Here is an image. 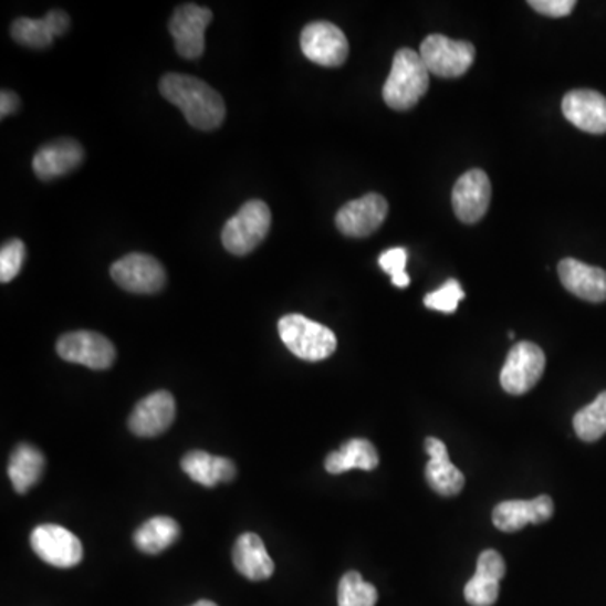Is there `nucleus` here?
Wrapping results in <instances>:
<instances>
[{
  "mask_svg": "<svg viewBox=\"0 0 606 606\" xmlns=\"http://www.w3.org/2000/svg\"><path fill=\"white\" fill-rule=\"evenodd\" d=\"M159 90L167 102L182 112L189 125L199 130H216L224 122V100L212 86L195 76L180 73L164 74Z\"/></svg>",
  "mask_w": 606,
  "mask_h": 606,
  "instance_id": "f257e3e1",
  "label": "nucleus"
},
{
  "mask_svg": "<svg viewBox=\"0 0 606 606\" xmlns=\"http://www.w3.org/2000/svg\"><path fill=\"white\" fill-rule=\"evenodd\" d=\"M430 86V71L425 66L420 53L403 48L395 54L391 73L383 88V98L389 108L406 112L418 105Z\"/></svg>",
  "mask_w": 606,
  "mask_h": 606,
  "instance_id": "f03ea898",
  "label": "nucleus"
},
{
  "mask_svg": "<svg viewBox=\"0 0 606 606\" xmlns=\"http://www.w3.org/2000/svg\"><path fill=\"white\" fill-rule=\"evenodd\" d=\"M279 334L290 353L311 363L327 359L337 349V337L331 328L300 314L280 318Z\"/></svg>",
  "mask_w": 606,
  "mask_h": 606,
  "instance_id": "7ed1b4c3",
  "label": "nucleus"
},
{
  "mask_svg": "<svg viewBox=\"0 0 606 606\" xmlns=\"http://www.w3.org/2000/svg\"><path fill=\"white\" fill-rule=\"evenodd\" d=\"M272 226V212L269 205L253 199L241 206L240 211L226 222L221 241L226 250L237 257H244L257 250L269 234Z\"/></svg>",
  "mask_w": 606,
  "mask_h": 606,
  "instance_id": "20e7f679",
  "label": "nucleus"
},
{
  "mask_svg": "<svg viewBox=\"0 0 606 606\" xmlns=\"http://www.w3.org/2000/svg\"><path fill=\"white\" fill-rule=\"evenodd\" d=\"M420 56L430 74H437L440 79H459L472 66L476 48L467 41L431 34L421 43Z\"/></svg>",
  "mask_w": 606,
  "mask_h": 606,
  "instance_id": "39448f33",
  "label": "nucleus"
},
{
  "mask_svg": "<svg viewBox=\"0 0 606 606\" xmlns=\"http://www.w3.org/2000/svg\"><path fill=\"white\" fill-rule=\"evenodd\" d=\"M546 369V356L536 344H515L501 370V385L509 395L521 396L540 383Z\"/></svg>",
  "mask_w": 606,
  "mask_h": 606,
  "instance_id": "423d86ee",
  "label": "nucleus"
},
{
  "mask_svg": "<svg viewBox=\"0 0 606 606\" xmlns=\"http://www.w3.org/2000/svg\"><path fill=\"white\" fill-rule=\"evenodd\" d=\"M113 282L122 289L142 295L159 293L166 286L167 273L163 263L150 254L130 253L112 264Z\"/></svg>",
  "mask_w": 606,
  "mask_h": 606,
  "instance_id": "0eeeda50",
  "label": "nucleus"
},
{
  "mask_svg": "<svg viewBox=\"0 0 606 606\" xmlns=\"http://www.w3.org/2000/svg\"><path fill=\"white\" fill-rule=\"evenodd\" d=\"M302 53L321 66L337 67L349 56V41L337 25L327 21H315L305 25L300 35Z\"/></svg>",
  "mask_w": 606,
  "mask_h": 606,
  "instance_id": "6e6552de",
  "label": "nucleus"
},
{
  "mask_svg": "<svg viewBox=\"0 0 606 606\" xmlns=\"http://www.w3.org/2000/svg\"><path fill=\"white\" fill-rule=\"evenodd\" d=\"M58 354L67 363L82 364L90 369L103 370L113 366L117 351L105 335L92 331H76L64 334L58 341Z\"/></svg>",
  "mask_w": 606,
  "mask_h": 606,
  "instance_id": "1a4fd4ad",
  "label": "nucleus"
},
{
  "mask_svg": "<svg viewBox=\"0 0 606 606\" xmlns=\"http://www.w3.org/2000/svg\"><path fill=\"white\" fill-rule=\"evenodd\" d=\"M212 12L196 4H184L174 11L169 31L177 53L186 60H199L205 53L206 29L211 24Z\"/></svg>",
  "mask_w": 606,
  "mask_h": 606,
  "instance_id": "9d476101",
  "label": "nucleus"
},
{
  "mask_svg": "<svg viewBox=\"0 0 606 606\" xmlns=\"http://www.w3.org/2000/svg\"><path fill=\"white\" fill-rule=\"evenodd\" d=\"M386 216H388V201L382 195L370 192L338 209L335 226L344 237L366 238L382 228Z\"/></svg>",
  "mask_w": 606,
  "mask_h": 606,
  "instance_id": "9b49d317",
  "label": "nucleus"
},
{
  "mask_svg": "<svg viewBox=\"0 0 606 606\" xmlns=\"http://www.w3.org/2000/svg\"><path fill=\"white\" fill-rule=\"evenodd\" d=\"M31 546L44 563L56 567H73L83 560L82 541L61 525H38L31 534Z\"/></svg>",
  "mask_w": 606,
  "mask_h": 606,
  "instance_id": "f8f14e48",
  "label": "nucleus"
},
{
  "mask_svg": "<svg viewBox=\"0 0 606 606\" xmlns=\"http://www.w3.org/2000/svg\"><path fill=\"white\" fill-rule=\"evenodd\" d=\"M492 198V186L483 170L472 169L463 174L451 192L454 215L466 224L479 222L485 216Z\"/></svg>",
  "mask_w": 606,
  "mask_h": 606,
  "instance_id": "ddd939ff",
  "label": "nucleus"
},
{
  "mask_svg": "<svg viewBox=\"0 0 606 606\" xmlns=\"http://www.w3.org/2000/svg\"><path fill=\"white\" fill-rule=\"evenodd\" d=\"M176 418V401L169 391H157L138 401L128 428L140 438H154L169 430Z\"/></svg>",
  "mask_w": 606,
  "mask_h": 606,
  "instance_id": "4468645a",
  "label": "nucleus"
},
{
  "mask_svg": "<svg viewBox=\"0 0 606 606\" xmlns=\"http://www.w3.org/2000/svg\"><path fill=\"white\" fill-rule=\"evenodd\" d=\"M85 159V150L73 138L50 142L35 152L32 169L41 180H53L79 169Z\"/></svg>",
  "mask_w": 606,
  "mask_h": 606,
  "instance_id": "2eb2a0df",
  "label": "nucleus"
},
{
  "mask_svg": "<svg viewBox=\"0 0 606 606\" xmlns=\"http://www.w3.org/2000/svg\"><path fill=\"white\" fill-rule=\"evenodd\" d=\"M563 113L570 124L588 134H606V98L595 90H573L563 98Z\"/></svg>",
  "mask_w": 606,
  "mask_h": 606,
  "instance_id": "dca6fc26",
  "label": "nucleus"
},
{
  "mask_svg": "<svg viewBox=\"0 0 606 606\" xmlns=\"http://www.w3.org/2000/svg\"><path fill=\"white\" fill-rule=\"evenodd\" d=\"M561 283L567 292L586 300L599 303L606 300V272L598 267L583 263L575 258H564L557 267Z\"/></svg>",
  "mask_w": 606,
  "mask_h": 606,
  "instance_id": "f3484780",
  "label": "nucleus"
},
{
  "mask_svg": "<svg viewBox=\"0 0 606 606\" xmlns=\"http://www.w3.org/2000/svg\"><path fill=\"white\" fill-rule=\"evenodd\" d=\"M554 514L553 499L540 495L533 501H505L494 509L492 521L502 533H515L527 524H543Z\"/></svg>",
  "mask_w": 606,
  "mask_h": 606,
  "instance_id": "a211bd4d",
  "label": "nucleus"
},
{
  "mask_svg": "<svg viewBox=\"0 0 606 606\" xmlns=\"http://www.w3.org/2000/svg\"><path fill=\"white\" fill-rule=\"evenodd\" d=\"M505 576L504 557L494 550L483 551L477 572L466 585V599L472 606H492L499 598V583Z\"/></svg>",
  "mask_w": 606,
  "mask_h": 606,
  "instance_id": "6ab92c4d",
  "label": "nucleus"
},
{
  "mask_svg": "<svg viewBox=\"0 0 606 606\" xmlns=\"http://www.w3.org/2000/svg\"><path fill=\"white\" fill-rule=\"evenodd\" d=\"M70 24V15L66 12L53 9L43 19H18L11 25V34L15 43L22 46L44 50L53 44L54 38L66 34Z\"/></svg>",
  "mask_w": 606,
  "mask_h": 606,
  "instance_id": "aec40b11",
  "label": "nucleus"
},
{
  "mask_svg": "<svg viewBox=\"0 0 606 606\" xmlns=\"http://www.w3.org/2000/svg\"><path fill=\"white\" fill-rule=\"evenodd\" d=\"M425 448L430 454V462L427 463L425 476H427L428 485L445 498H453V495L462 492L466 485V477L460 472L453 463L448 459L447 445L438 438H427Z\"/></svg>",
  "mask_w": 606,
  "mask_h": 606,
  "instance_id": "412c9836",
  "label": "nucleus"
},
{
  "mask_svg": "<svg viewBox=\"0 0 606 606\" xmlns=\"http://www.w3.org/2000/svg\"><path fill=\"white\" fill-rule=\"evenodd\" d=\"M233 563L238 572L251 582L269 579L275 572V563L263 541L254 533L241 534L234 544Z\"/></svg>",
  "mask_w": 606,
  "mask_h": 606,
  "instance_id": "4be33fe9",
  "label": "nucleus"
},
{
  "mask_svg": "<svg viewBox=\"0 0 606 606\" xmlns=\"http://www.w3.org/2000/svg\"><path fill=\"white\" fill-rule=\"evenodd\" d=\"M180 466L187 476L205 487H215L218 482H231L237 477V466L230 459L212 457L201 450L189 451Z\"/></svg>",
  "mask_w": 606,
  "mask_h": 606,
  "instance_id": "5701e85b",
  "label": "nucleus"
},
{
  "mask_svg": "<svg viewBox=\"0 0 606 606\" xmlns=\"http://www.w3.org/2000/svg\"><path fill=\"white\" fill-rule=\"evenodd\" d=\"M379 466V454L376 447L364 438H353L341 447V450L332 451L325 459V470L328 473L349 472V470H374Z\"/></svg>",
  "mask_w": 606,
  "mask_h": 606,
  "instance_id": "b1692460",
  "label": "nucleus"
},
{
  "mask_svg": "<svg viewBox=\"0 0 606 606\" xmlns=\"http://www.w3.org/2000/svg\"><path fill=\"white\" fill-rule=\"evenodd\" d=\"M43 453L32 445H19L9 462V479L18 494H25L43 476Z\"/></svg>",
  "mask_w": 606,
  "mask_h": 606,
  "instance_id": "393cba45",
  "label": "nucleus"
},
{
  "mask_svg": "<svg viewBox=\"0 0 606 606\" xmlns=\"http://www.w3.org/2000/svg\"><path fill=\"white\" fill-rule=\"evenodd\" d=\"M180 536V527L173 518H152L135 531L134 543L142 553L159 554L173 546Z\"/></svg>",
  "mask_w": 606,
  "mask_h": 606,
  "instance_id": "a878e982",
  "label": "nucleus"
},
{
  "mask_svg": "<svg viewBox=\"0 0 606 606\" xmlns=\"http://www.w3.org/2000/svg\"><path fill=\"white\" fill-rule=\"evenodd\" d=\"M573 427L583 441H596L606 433V391L576 412Z\"/></svg>",
  "mask_w": 606,
  "mask_h": 606,
  "instance_id": "bb28decb",
  "label": "nucleus"
},
{
  "mask_svg": "<svg viewBox=\"0 0 606 606\" xmlns=\"http://www.w3.org/2000/svg\"><path fill=\"white\" fill-rule=\"evenodd\" d=\"M338 606H376L377 589L364 582L357 572H349L338 583Z\"/></svg>",
  "mask_w": 606,
  "mask_h": 606,
  "instance_id": "cd10ccee",
  "label": "nucleus"
},
{
  "mask_svg": "<svg viewBox=\"0 0 606 606\" xmlns=\"http://www.w3.org/2000/svg\"><path fill=\"white\" fill-rule=\"evenodd\" d=\"M463 299H466V292H463L462 285L457 280L450 279L440 289L425 296V305L431 311L453 314Z\"/></svg>",
  "mask_w": 606,
  "mask_h": 606,
  "instance_id": "c85d7f7f",
  "label": "nucleus"
},
{
  "mask_svg": "<svg viewBox=\"0 0 606 606\" xmlns=\"http://www.w3.org/2000/svg\"><path fill=\"white\" fill-rule=\"evenodd\" d=\"M406 264H408V251L405 248H391L379 257V267L383 272L391 275L393 285L398 289H406L411 282L406 272Z\"/></svg>",
  "mask_w": 606,
  "mask_h": 606,
  "instance_id": "c756f323",
  "label": "nucleus"
},
{
  "mask_svg": "<svg viewBox=\"0 0 606 606\" xmlns=\"http://www.w3.org/2000/svg\"><path fill=\"white\" fill-rule=\"evenodd\" d=\"M25 247L21 240H11L0 250V282H12L24 264Z\"/></svg>",
  "mask_w": 606,
  "mask_h": 606,
  "instance_id": "7c9ffc66",
  "label": "nucleus"
},
{
  "mask_svg": "<svg viewBox=\"0 0 606 606\" xmlns=\"http://www.w3.org/2000/svg\"><path fill=\"white\" fill-rule=\"evenodd\" d=\"M529 6L547 18H566L576 8L575 0H531Z\"/></svg>",
  "mask_w": 606,
  "mask_h": 606,
  "instance_id": "2f4dec72",
  "label": "nucleus"
},
{
  "mask_svg": "<svg viewBox=\"0 0 606 606\" xmlns=\"http://www.w3.org/2000/svg\"><path fill=\"white\" fill-rule=\"evenodd\" d=\"M19 106H21V100H19V96L15 95V93L9 92V90H4L2 95H0V115H2V118L18 112Z\"/></svg>",
  "mask_w": 606,
  "mask_h": 606,
  "instance_id": "473e14b6",
  "label": "nucleus"
},
{
  "mask_svg": "<svg viewBox=\"0 0 606 606\" xmlns=\"http://www.w3.org/2000/svg\"><path fill=\"white\" fill-rule=\"evenodd\" d=\"M191 606H218L215 602H209V599H201V602L195 603Z\"/></svg>",
  "mask_w": 606,
  "mask_h": 606,
  "instance_id": "72a5a7b5",
  "label": "nucleus"
}]
</instances>
